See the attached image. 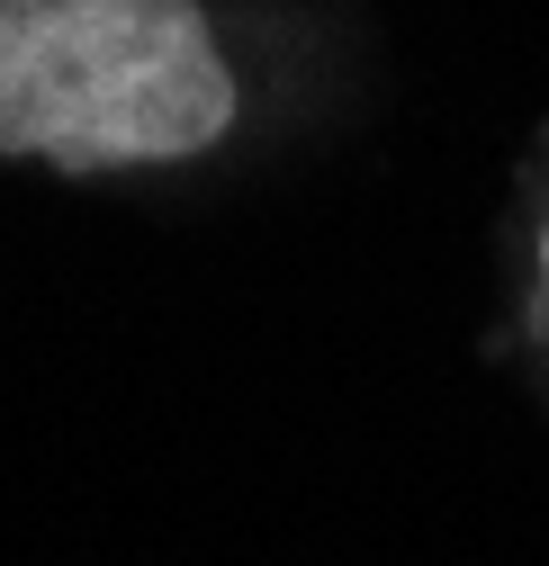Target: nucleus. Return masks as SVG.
Masks as SVG:
<instances>
[{
  "instance_id": "nucleus-1",
  "label": "nucleus",
  "mask_w": 549,
  "mask_h": 566,
  "mask_svg": "<svg viewBox=\"0 0 549 566\" xmlns=\"http://www.w3.org/2000/svg\"><path fill=\"white\" fill-rule=\"evenodd\" d=\"M226 126L235 73L189 0H0V154L126 171Z\"/></svg>"
},
{
  "instance_id": "nucleus-2",
  "label": "nucleus",
  "mask_w": 549,
  "mask_h": 566,
  "mask_svg": "<svg viewBox=\"0 0 549 566\" xmlns=\"http://www.w3.org/2000/svg\"><path fill=\"white\" fill-rule=\"evenodd\" d=\"M540 261H549V243H540Z\"/></svg>"
}]
</instances>
